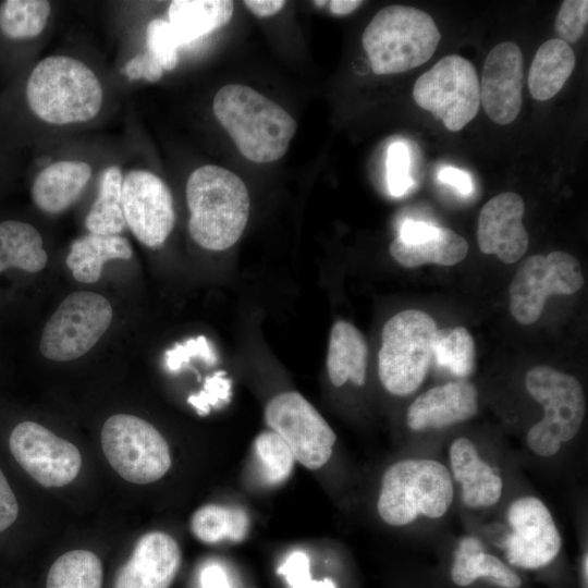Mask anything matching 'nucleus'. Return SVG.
Listing matches in <instances>:
<instances>
[{
    "label": "nucleus",
    "instance_id": "obj_1",
    "mask_svg": "<svg viewBox=\"0 0 588 588\" xmlns=\"http://www.w3.org/2000/svg\"><path fill=\"white\" fill-rule=\"evenodd\" d=\"M212 109L238 151L256 163L282 158L297 128L294 118L284 108L242 84L221 87L213 98Z\"/></svg>",
    "mask_w": 588,
    "mask_h": 588
},
{
    "label": "nucleus",
    "instance_id": "obj_2",
    "mask_svg": "<svg viewBox=\"0 0 588 588\" xmlns=\"http://www.w3.org/2000/svg\"><path fill=\"white\" fill-rule=\"evenodd\" d=\"M191 211L188 231L203 248L220 252L234 245L249 216V195L234 172L207 164L194 170L186 183Z\"/></svg>",
    "mask_w": 588,
    "mask_h": 588
},
{
    "label": "nucleus",
    "instance_id": "obj_3",
    "mask_svg": "<svg viewBox=\"0 0 588 588\" xmlns=\"http://www.w3.org/2000/svg\"><path fill=\"white\" fill-rule=\"evenodd\" d=\"M454 482L448 466L428 457L391 464L382 475L377 511L381 519L403 527L418 518H442L452 506Z\"/></svg>",
    "mask_w": 588,
    "mask_h": 588
},
{
    "label": "nucleus",
    "instance_id": "obj_4",
    "mask_svg": "<svg viewBox=\"0 0 588 588\" xmlns=\"http://www.w3.org/2000/svg\"><path fill=\"white\" fill-rule=\"evenodd\" d=\"M26 99L32 112L46 123H81L99 113L102 87L85 63L71 57L50 56L30 72Z\"/></svg>",
    "mask_w": 588,
    "mask_h": 588
},
{
    "label": "nucleus",
    "instance_id": "obj_5",
    "mask_svg": "<svg viewBox=\"0 0 588 588\" xmlns=\"http://www.w3.org/2000/svg\"><path fill=\"white\" fill-rule=\"evenodd\" d=\"M441 34L425 11L388 5L366 26L362 42L377 75L397 74L426 63L436 52Z\"/></svg>",
    "mask_w": 588,
    "mask_h": 588
},
{
    "label": "nucleus",
    "instance_id": "obj_6",
    "mask_svg": "<svg viewBox=\"0 0 588 588\" xmlns=\"http://www.w3.org/2000/svg\"><path fill=\"white\" fill-rule=\"evenodd\" d=\"M525 388L543 407L542 418L527 431V446L539 457H552L581 428L586 414L583 387L576 377L539 365L527 371Z\"/></svg>",
    "mask_w": 588,
    "mask_h": 588
},
{
    "label": "nucleus",
    "instance_id": "obj_7",
    "mask_svg": "<svg viewBox=\"0 0 588 588\" xmlns=\"http://www.w3.org/2000/svg\"><path fill=\"white\" fill-rule=\"evenodd\" d=\"M437 330L433 318L418 309L402 310L384 323L378 376L389 393L406 396L420 387L432 362Z\"/></svg>",
    "mask_w": 588,
    "mask_h": 588
},
{
    "label": "nucleus",
    "instance_id": "obj_8",
    "mask_svg": "<svg viewBox=\"0 0 588 588\" xmlns=\"http://www.w3.org/2000/svg\"><path fill=\"white\" fill-rule=\"evenodd\" d=\"M101 446L113 469L125 480L150 483L171 467L169 445L148 421L133 415L109 417L101 430Z\"/></svg>",
    "mask_w": 588,
    "mask_h": 588
},
{
    "label": "nucleus",
    "instance_id": "obj_9",
    "mask_svg": "<svg viewBox=\"0 0 588 588\" xmlns=\"http://www.w3.org/2000/svg\"><path fill=\"white\" fill-rule=\"evenodd\" d=\"M415 102L452 132L462 130L477 114L480 85L473 63L458 54L440 59L421 74L413 88Z\"/></svg>",
    "mask_w": 588,
    "mask_h": 588
},
{
    "label": "nucleus",
    "instance_id": "obj_10",
    "mask_svg": "<svg viewBox=\"0 0 588 588\" xmlns=\"http://www.w3.org/2000/svg\"><path fill=\"white\" fill-rule=\"evenodd\" d=\"M112 315L109 301L98 293L70 294L45 324L39 343L41 354L56 362L83 356L107 331Z\"/></svg>",
    "mask_w": 588,
    "mask_h": 588
},
{
    "label": "nucleus",
    "instance_id": "obj_11",
    "mask_svg": "<svg viewBox=\"0 0 588 588\" xmlns=\"http://www.w3.org/2000/svg\"><path fill=\"white\" fill-rule=\"evenodd\" d=\"M584 285L577 258L564 250L532 255L517 268L510 285V311L520 324L536 322L551 295H571Z\"/></svg>",
    "mask_w": 588,
    "mask_h": 588
},
{
    "label": "nucleus",
    "instance_id": "obj_12",
    "mask_svg": "<svg viewBox=\"0 0 588 588\" xmlns=\"http://www.w3.org/2000/svg\"><path fill=\"white\" fill-rule=\"evenodd\" d=\"M265 420L306 468L318 469L330 460L335 433L302 394L290 391L274 396L266 406Z\"/></svg>",
    "mask_w": 588,
    "mask_h": 588
},
{
    "label": "nucleus",
    "instance_id": "obj_13",
    "mask_svg": "<svg viewBox=\"0 0 588 588\" xmlns=\"http://www.w3.org/2000/svg\"><path fill=\"white\" fill-rule=\"evenodd\" d=\"M509 534L504 549L507 562L524 569L548 566L559 555L562 537L542 500L524 495L513 500L506 511Z\"/></svg>",
    "mask_w": 588,
    "mask_h": 588
},
{
    "label": "nucleus",
    "instance_id": "obj_14",
    "mask_svg": "<svg viewBox=\"0 0 588 588\" xmlns=\"http://www.w3.org/2000/svg\"><path fill=\"white\" fill-rule=\"evenodd\" d=\"M9 446L20 466L44 487L69 485L81 470L78 449L37 422L15 426Z\"/></svg>",
    "mask_w": 588,
    "mask_h": 588
},
{
    "label": "nucleus",
    "instance_id": "obj_15",
    "mask_svg": "<svg viewBox=\"0 0 588 588\" xmlns=\"http://www.w3.org/2000/svg\"><path fill=\"white\" fill-rule=\"evenodd\" d=\"M122 208L126 225L148 247L161 246L173 229L172 195L152 172L132 170L123 177Z\"/></svg>",
    "mask_w": 588,
    "mask_h": 588
},
{
    "label": "nucleus",
    "instance_id": "obj_16",
    "mask_svg": "<svg viewBox=\"0 0 588 588\" xmlns=\"http://www.w3.org/2000/svg\"><path fill=\"white\" fill-rule=\"evenodd\" d=\"M524 61L520 48L503 41L488 53L480 85V103L497 124L513 122L522 108Z\"/></svg>",
    "mask_w": 588,
    "mask_h": 588
},
{
    "label": "nucleus",
    "instance_id": "obj_17",
    "mask_svg": "<svg viewBox=\"0 0 588 588\" xmlns=\"http://www.w3.org/2000/svg\"><path fill=\"white\" fill-rule=\"evenodd\" d=\"M524 212V200L516 193H501L488 200L478 218L480 252L495 255L504 264L519 260L529 245V235L523 224Z\"/></svg>",
    "mask_w": 588,
    "mask_h": 588
},
{
    "label": "nucleus",
    "instance_id": "obj_18",
    "mask_svg": "<svg viewBox=\"0 0 588 588\" xmlns=\"http://www.w3.org/2000/svg\"><path fill=\"white\" fill-rule=\"evenodd\" d=\"M180 564L177 542L166 532H148L119 569L114 588H169Z\"/></svg>",
    "mask_w": 588,
    "mask_h": 588
},
{
    "label": "nucleus",
    "instance_id": "obj_19",
    "mask_svg": "<svg viewBox=\"0 0 588 588\" xmlns=\"http://www.w3.org/2000/svg\"><path fill=\"white\" fill-rule=\"evenodd\" d=\"M478 411V392L468 381H450L419 394L408 406L406 424L416 432L466 421Z\"/></svg>",
    "mask_w": 588,
    "mask_h": 588
},
{
    "label": "nucleus",
    "instance_id": "obj_20",
    "mask_svg": "<svg viewBox=\"0 0 588 588\" xmlns=\"http://www.w3.org/2000/svg\"><path fill=\"white\" fill-rule=\"evenodd\" d=\"M449 470L458 486L463 504L471 510L497 505L503 494V479L499 471L483 460L471 440L454 439L449 448Z\"/></svg>",
    "mask_w": 588,
    "mask_h": 588
},
{
    "label": "nucleus",
    "instance_id": "obj_21",
    "mask_svg": "<svg viewBox=\"0 0 588 588\" xmlns=\"http://www.w3.org/2000/svg\"><path fill=\"white\" fill-rule=\"evenodd\" d=\"M91 176V168L83 161L62 160L51 163L36 176L32 197L48 213H60L81 196Z\"/></svg>",
    "mask_w": 588,
    "mask_h": 588
},
{
    "label": "nucleus",
    "instance_id": "obj_22",
    "mask_svg": "<svg viewBox=\"0 0 588 588\" xmlns=\"http://www.w3.org/2000/svg\"><path fill=\"white\" fill-rule=\"evenodd\" d=\"M367 343L362 332L352 323L339 320L330 332L327 369L334 387L346 381L362 387L366 381Z\"/></svg>",
    "mask_w": 588,
    "mask_h": 588
},
{
    "label": "nucleus",
    "instance_id": "obj_23",
    "mask_svg": "<svg viewBox=\"0 0 588 588\" xmlns=\"http://www.w3.org/2000/svg\"><path fill=\"white\" fill-rule=\"evenodd\" d=\"M233 11L230 0H173L168 8V22L182 46L226 25Z\"/></svg>",
    "mask_w": 588,
    "mask_h": 588
},
{
    "label": "nucleus",
    "instance_id": "obj_24",
    "mask_svg": "<svg viewBox=\"0 0 588 588\" xmlns=\"http://www.w3.org/2000/svg\"><path fill=\"white\" fill-rule=\"evenodd\" d=\"M451 578L460 587L469 586L478 578H486L501 588L522 586L520 577L499 558L486 552L473 537L462 539L455 550Z\"/></svg>",
    "mask_w": 588,
    "mask_h": 588
},
{
    "label": "nucleus",
    "instance_id": "obj_25",
    "mask_svg": "<svg viewBox=\"0 0 588 588\" xmlns=\"http://www.w3.org/2000/svg\"><path fill=\"white\" fill-rule=\"evenodd\" d=\"M132 256V246L125 237L89 233L73 241L65 261L76 281L95 283L105 262L127 260Z\"/></svg>",
    "mask_w": 588,
    "mask_h": 588
},
{
    "label": "nucleus",
    "instance_id": "obj_26",
    "mask_svg": "<svg viewBox=\"0 0 588 588\" xmlns=\"http://www.w3.org/2000/svg\"><path fill=\"white\" fill-rule=\"evenodd\" d=\"M572 47L559 38L543 42L537 50L528 74L530 95L540 101L554 97L575 68Z\"/></svg>",
    "mask_w": 588,
    "mask_h": 588
},
{
    "label": "nucleus",
    "instance_id": "obj_27",
    "mask_svg": "<svg viewBox=\"0 0 588 588\" xmlns=\"http://www.w3.org/2000/svg\"><path fill=\"white\" fill-rule=\"evenodd\" d=\"M393 259L405 268L426 264L454 266L468 253L467 241L448 228H439L438 234L418 244H405L394 238L389 247Z\"/></svg>",
    "mask_w": 588,
    "mask_h": 588
},
{
    "label": "nucleus",
    "instance_id": "obj_28",
    "mask_svg": "<svg viewBox=\"0 0 588 588\" xmlns=\"http://www.w3.org/2000/svg\"><path fill=\"white\" fill-rule=\"evenodd\" d=\"M47 260L42 237L35 226L17 220L0 222V272L9 268L39 272Z\"/></svg>",
    "mask_w": 588,
    "mask_h": 588
},
{
    "label": "nucleus",
    "instance_id": "obj_29",
    "mask_svg": "<svg viewBox=\"0 0 588 588\" xmlns=\"http://www.w3.org/2000/svg\"><path fill=\"white\" fill-rule=\"evenodd\" d=\"M123 176L119 167L107 168L100 177L98 196L85 218L89 233L119 235L125 228L122 208Z\"/></svg>",
    "mask_w": 588,
    "mask_h": 588
},
{
    "label": "nucleus",
    "instance_id": "obj_30",
    "mask_svg": "<svg viewBox=\"0 0 588 588\" xmlns=\"http://www.w3.org/2000/svg\"><path fill=\"white\" fill-rule=\"evenodd\" d=\"M191 529L205 543L241 541L248 531V517L240 507L208 504L194 513Z\"/></svg>",
    "mask_w": 588,
    "mask_h": 588
},
{
    "label": "nucleus",
    "instance_id": "obj_31",
    "mask_svg": "<svg viewBox=\"0 0 588 588\" xmlns=\"http://www.w3.org/2000/svg\"><path fill=\"white\" fill-rule=\"evenodd\" d=\"M102 564L88 550H72L51 565L46 588H101Z\"/></svg>",
    "mask_w": 588,
    "mask_h": 588
},
{
    "label": "nucleus",
    "instance_id": "obj_32",
    "mask_svg": "<svg viewBox=\"0 0 588 588\" xmlns=\"http://www.w3.org/2000/svg\"><path fill=\"white\" fill-rule=\"evenodd\" d=\"M50 3L44 0H5L0 4V29L10 39L38 36L47 25Z\"/></svg>",
    "mask_w": 588,
    "mask_h": 588
},
{
    "label": "nucleus",
    "instance_id": "obj_33",
    "mask_svg": "<svg viewBox=\"0 0 588 588\" xmlns=\"http://www.w3.org/2000/svg\"><path fill=\"white\" fill-rule=\"evenodd\" d=\"M475 342L464 327L438 329L433 339L432 360L458 377L469 376L475 367Z\"/></svg>",
    "mask_w": 588,
    "mask_h": 588
},
{
    "label": "nucleus",
    "instance_id": "obj_34",
    "mask_svg": "<svg viewBox=\"0 0 588 588\" xmlns=\"http://www.w3.org/2000/svg\"><path fill=\"white\" fill-rule=\"evenodd\" d=\"M253 452L259 478L265 485L279 486L290 477L295 458L274 431L259 433L254 440Z\"/></svg>",
    "mask_w": 588,
    "mask_h": 588
},
{
    "label": "nucleus",
    "instance_id": "obj_35",
    "mask_svg": "<svg viewBox=\"0 0 588 588\" xmlns=\"http://www.w3.org/2000/svg\"><path fill=\"white\" fill-rule=\"evenodd\" d=\"M146 52L163 71H171L176 66L181 45L168 21L155 19L149 22L146 29Z\"/></svg>",
    "mask_w": 588,
    "mask_h": 588
},
{
    "label": "nucleus",
    "instance_id": "obj_36",
    "mask_svg": "<svg viewBox=\"0 0 588 588\" xmlns=\"http://www.w3.org/2000/svg\"><path fill=\"white\" fill-rule=\"evenodd\" d=\"M588 23L587 0H565L558 12L554 28L559 39L566 44L576 42Z\"/></svg>",
    "mask_w": 588,
    "mask_h": 588
},
{
    "label": "nucleus",
    "instance_id": "obj_37",
    "mask_svg": "<svg viewBox=\"0 0 588 588\" xmlns=\"http://www.w3.org/2000/svg\"><path fill=\"white\" fill-rule=\"evenodd\" d=\"M411 157L406 144L393 143L387 155V179L390 193L395 196H403L413 185L409 175Z\"/></svg>",
    "mask_w": 588,
    "mask_h": 588
},
{
    "label": "nucleus",
    "instance_id": "obj_38",
    "mask_svg": "<svg viewBox=\"0 0 588 588\" xmlns=\"http://www.w3.org/2000/svg\"><path fill=\"white\" fill-rule=\"evenodd\" d=\"M192 358H200L210 365L217 362V354L206 336L199 335L177 343L164 354V363L170 371L180 370Z\"/></svg>",
    "mask_w": 588,
    "mask_h": 588
},
{
    "label": "nucleus",
    "instance_id": "obj_39",
    "mask_svg": "<svg viewBox=\"0 0 588 588\" xmlns=\"http://www.w3.org/2000/svg\"><path fill=\"white\" fill-rule=\"evenodd\" d=\"M309 564V558L305 552L294 551L285 559L278 572L285 578L290 588H335L330 578L313 579Z\"/></svg>",
    "mask_w": 588,
    "mask_h": 588
},
{
    "label": "nucleus",
    "instance_id": "obj_40",
    "mask_svg": "<svg viewBox=\"0 0 588 588\" xmlns=\"http://www.w3.org/2000/svg\"><path fill=\"white\" fill-rule=\"evenodd\" d=\"M231 381L225 378V371H218L205 380L204 389L193 394L187 402L199 415H207L211 407L230 401Z\"/></svg>",
    "mask_w": 588,
    "mask_h": 588
},
{
    "label": "nucleus",
    "instance_id": "obj_41",
    "mask_svg": "<svg viewBox=\"0 0 588 588\" xmlns=\"http://www.w3.org/2000/svg\"><path fill=\"white\" fill-rule=\"evenodd\" d=\"M19 503L4 474L0 469V532L8 529L17 518Z\"/></svg>",
    "mask_w": 588,
    "mask_h": 588
},
{
    "label": "nucleus",
    "instance_id": "obj_42",
    "mask_svg": "<svg viewBox=\"0 0 588 588\" xmlns=\"http://www.w3.org/2000/svg\"><path fill=\"white\" fill-rule=\"evenodd\" d=\"M440 226L424 221L405 220L400 228L397 240L405 244H418L434 237Z\"/></svg>",
    "mask_w": 588,
    "mask_h": 588
},
{
    "label": "nucleus",
    "instance_id": "obj_43",
    "mask_svg": "<svg viewBox=\"0 0 588 588\" xmlns=\"http://www.w3.org/2000/svg\"><path fill=\"white\" fill-rule=\"evenodd\" d=\"M438 179L457 189L463 195H468L473 191V183L469 174L456 168L446 167L439 171Z\"/></svg>",
    "mask_w": 588,
    "mask_h": 588
},
{
    "label": "nucleus",
    "instance_id": "obj_44",
    "mask_svg": "<svg viewBox=\"0 0 588 588\" xmlns=\"http://www.w3.org/2000/svg\"><path fill=\"white\" fill-rule=\"evenodd\" d=\"M200 583L201 588H231L225 571L218 564L204 568Z\"/></svg>",
    "mask_w": 588,
    "mask_h": 588
},
{
    "label": "nucleus",
    "instance_id": "obj_45",
    "mask_svg": "<svg viewBox=\"0 0 588 588\" xmlns=\"http://www.w3.org/2000/svg\"><path fill=\"white\" fill-rule=\"evenodd\" d=\"M245 7L258 17H268L277 14L285 4L283 0H245Z\"/></svg>",
    "mask_w": 588,
    "mask_h": 588
},
{
    "label": "nucleus",
    "instance_id": "obj_46",
    "mask_svg": "<svg viewBox=\"0 0 588 588\" xmlns=\"http://www.w3.org/2000/svg\"><path fill=\"white\" fill-rule=\"evenodd\" d=\"M143 78L148 82H157L163 75V69L161 65L152 59L147 52L140 53Z\"/></svg>",
    "mask_w": 588,
    "mask_h": 588
},
{
    "label": "nucleus",
    "instance_id": "obj_47",
    "mask_svg": "<svg viewBox=\"0 0 588 588\" xmlns=\"http://www.w3.org/2000/svg\"><path fill=\"white\" fill-rule=\"evenodd\" d=\"M363 4L359 0H332L329 1V9L332 14L343 16L352 13Z\"/></svg>",
    "mask_w": 588,
    "mask_h": 588
},
{
    "label": "nucleus",
    "instance_id": "obj_48",
    "mask_svg": "<svg viewBox=\"0 0 588 588\" xmlns=\"http://www.w3.org/2000/svg\"><path fill=\"white\" fill-rule=\"evenodd\" d=\"M588 554L587 551L583 554L581 558V580L584 588H587L588 586Z\"/></svg>",
    "mask_w": 588,
    "mask_h": 588
}]
</instances>
